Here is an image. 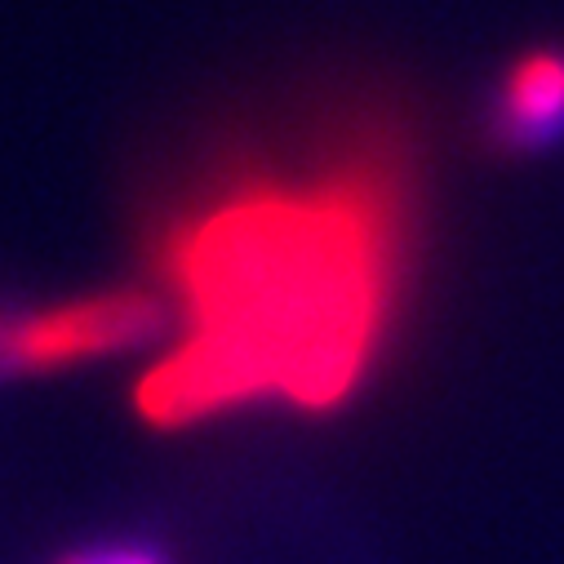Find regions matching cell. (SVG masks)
Wrapping results in <instances>:
<instances>
[{
  "instance_id": "277c9868",
  "label": "cell",
  "mask_w": 564,
  "mask_h": 564,
  "mask_svg": "<svg viewBox=\"0 0 564 564\" xmlns=\"http://www.w3.org/2000/svg\"><path fill=\"white\" fill-rule=\"evenodd\" d=\"M54 564H170V560L148 542H102V546L67 551Z\"/></svg>"
},
{
  "instance_id": "3957f363",
  "label": "cell",
  "mask_w": 564,
  "mask_h": 564,
  "mask_svg": "<svg viewBox=\"0 0 564 564\" xmlns=\"http://www.w3.org/2000/svg\"><path fill=\"white\" fill-rule=\"evenodd\" d=\"M494 129L507 148L538 152L564 133V50H533L498 85Z\"/></svg>"
},
{
  "instance_id": "6da1fadb",
  "label": "cell",
  "mask_w": 564,
  "mask_h": 564,
  "mask_svg": "<svg viewBox=\"0 0 564 564\" xmlns=\"http://www.w3.org/2000/svg\"><path fill=\"white\" fill-rule=\"evenodd\" d=\"M404 227L400 156L369 138L303 165H218L156 227L183 334L138 378V413L174 432L258 400L343 404L391 325Z\"/></svg>"
},
{
  "instance_id": "7a4b0ae2",
  "label": "cell",
  "mask_w": 564,
  "mask_h": 564,
  "mask_svg": "<svg viewBox=\"0 0 564 564\" xmlns=\"http://www.w3.org/2000/svg\"><path fill=\"white\" fill-rule=\"evenodd\" d=\"M165 294L161 290H98L45 307H10L0 303V378L54 373L67 365H89L102 356H120L143 347L165 329Z\"/></svg>"
}]
</instances>
